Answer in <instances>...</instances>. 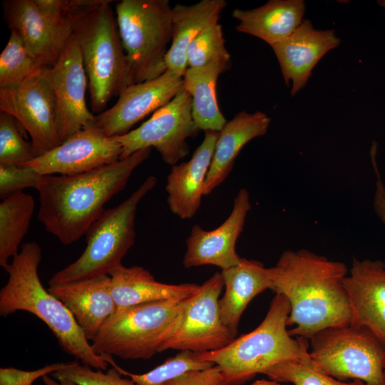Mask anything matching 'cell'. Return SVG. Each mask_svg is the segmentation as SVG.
Listing matches in <instances>:
<instances>
[{
    "label": "cell",
    "instance_id": "10",
    "mask_svg": "<svg viewBox=\"0 0 385 385\" xmlns=\"http://www.w3.org/2000/svg\"><path fill=\"white\" fill-rule=\"evenodd\" d=\"M198 132L192 118L191 97L183 90L138 128L113 138L122 147L120 160L153 147L163 160L173 166L188 155L187 140Z\"/></svg>",
    "mask_w": 385,
    "mask_h": 385
},
{
    "label": "cell",
    "instance_id": "37",
    "mask_svg": "<svg viewBox=\"0 0 385 385\" xmlns=\"http://www.w3.org/2000/svg\"><path fill=\"white\" fill-rule=\"evenodd\" d=\"M69 362L47 364L40 369L27 371L14 367L0 368V385H33L38 378L66 368Z\"/></svg>",
    "mask_w": 385,
    "mask_h": 385
},
{
    "label": "cell",
    "instance_id": "32",
    "mask_svg": "<svg viewBox=\"0 0 385 385\" xmlns=\"http://www.w3.org/2000/svg\"><path fill=\"white\" fill-rule=\"evenodd\" d=\"M225 43L220 24L217 23L205 29L188 46V66L201 67L214 62L231 66L230 55Z\"/></svg>",
    "mask_w": 385,
    "mask_h": 385
},
{
    "label": "cell",
    "instance_id": "36",
    "mask_svg": "<svg viewBox=\"0 0 385 385\" xmlns=\"http://www.w3.org/2000/svg\"><path fill=\"white\" fill-rule=\"evenodd\" d=\"M41 176L26 166L0 164V197L3 200L28 188L36 189Z\"/></svg>",
    "mask_w": 385,
    "mask_h": 385
},
{
    "label": "cell",
    "instance_id": "19",
    "mask_svg": "<svg viewBox=\"0 0 385 385\" xmlns=\"http://www.w3.org/2000/svg\"><path fill=\"white\" fill-rule=\"evenodd\" d=\"M339 43L334 30L316 29L304 19L290 36L272 46L286 85L292 82V96L306 86L317 63Z\"/></svg>",
    "mask_w": 385,
    "mask_h": 385
},
{
    "label": "cell",
    "instance_id": "22",
    "mask_svg": "<svg viewBox=\"0 0 385 385\" xmlns=\"http://www.w3.org/2000/svg\"><path fill=\"white\" fill-rule=\"evenodd\" d=\"M271 119L265 113L242 111L227 121L219 132L204 187V195L222 184L232 170L242 148L252 139L264 135Z\"/></svg>",
    "mask_w": 385,
    "mask_h": 385
},
{
    "label": "cell",
    "instance_id": "30",
    "mask_svg": "<svg viewBox=\"0 0 385 385\" xmlns=\"http://www.w3.org/2000/svg\"><path fill=\"white\" fill-rule=\"evenodd\" d=\"M46 68L29 53L19 36L11 32L0 55V88H16Z\"/></svg>",
    "mask_w": 385,
    "mask_h": 385
},
{
    "label": "cell",
    "instance_id": "42",
    "mask_svg": "<svg viewBox=\"0 0 385 385\" xmlns=\"http://www.w3.org/2000/svg\"><path fill=\"white\" fill-rule=\"evenodd\" d=\"M378 4L381 6L385 11V0H379L377 1Z\"/></svg>",
    "mask_w": 385,
    "mask_h": 385
},
{
    "label": "cell",
    "instance_id": "14",
    "mask_svg": "<svg viewBox=\"0 0 385 385\" xmlns=\"http://www.w3.org/2000/svg\"><path fill=\"white\" fill-rule=\"evenodd\" d=\"M121 153V145L93 125L21 165L31 168L41 175H73L116 162Z\"/></svg>",
    "mask_w": 385,
    "mask_h": 385
},
{
    "label": "cell",
    "instance_id": "12",
    "mask_svg": "<svg viewBox=\"0 0 385 385\" xmlns=\"http://www.w3.org/2000/svg\"><path fill=\"white\" fill-rule=\"evenodd\" d=\"M48 68L16 88H0V111L14 117L29 133L36 158L62 143Z\"/></svg>",
    "mask_w": 385,
    "mask_h": 385
},
{
    "label": "cell",
    "instance_id": "5",
    "mask_svg": "<svg viewBox=\"0 0 385 385\" xmlns=\"http://www.w3.org/2000/svg\"><path fill=\"white\" fill-rule=\"evenodd\" d=\"M113 1L101 3L77 17L72 31L78 44L88 78L93 112L102 113L114 96L133 84L129 62L118 34Z\"/></svg>",
    "mask_w": 385,
    "mask_h": 385
},
{
    "label": "cell",
    "instance_id": "23",
    "mask_svg": "<svg viewBox=\"0 0 385 385\" xmlns=\"http://www.w3.org/2000/svg\"><path fill=\"white\" fill-rule=\"evenodd\" d=\"M225 292L219 299L223 324L236 338L240 318L248 304L257 294L272 289L270 267L254 260L241 258L240 262L222 270Z\"/></svg>",
    "mask_w": 385,
    "mask_h": 385
},
{
    "label": "cell",
    "instance_id": "13",
    "mask_svg": "<svg viewBox=\"0 0 385 385\" xmlns=\"http://www.w3.org/2000/svg\"><path fill=\"white\" fill-rule=\"evenodd\" d=\"M54 94L58 132L61 142L95 125L86 101L88 78L81 51L72 34L57 62L47 70Z\"/></svg>",
    "mask_w": 385,
    "mask_h": 385
},
{
    "label": "cell",
    "instance_id": "20",
    "mask_svg": "<svg viewBox=\"0 0 385 385\" xmlns=\"http://www.w3.org/2000/svg\"><path fill=\"white\" fill-rule=\"evenodd\" d=\"M218 134L215 131L205 132L191 158L173 165L168 175L167 203L172 213L183 220L192 218L200 208Z\"/></svg>",
    "mask_w": 385,
    "mask_h": 385
},
{
    "label": "cell",
    "instance_id": "28",
    "mask_svg": "<svg viewBox=\"0 0 385 385\" xmlns=\"http://www.w3.org/2000/svg\"><path fill=\"white\" fill-rule=\"evenodd\" d=\"M35 210L34 197L22 191L3 199L0 203V266L5 269L9 260L19 253Z\"/></svg>",
    "mask_w": 385,
    "mask_h": 385
},
{
    "label": "cell",
    "instance_id": "4",
    "mask_svg": "<svg viewBox=\"0 0 385 385\" xmlns=\"http://www.w3.org/2000/svg\"><path fill=\"white\" fill-rule=\"evenodd\" d=\"M290 306L275 294L265 317L252 332L215 351L197 353L199 359L217 365L225 385H240L268 368L289 360L311 359L307 339L294 338L287 329Z\"/></svg>",
    "mask_w": 385,
    "mask_h": 385
},
{
    "label": "cell",
    "instance_id": "21",
    "mask_svg": "<svg viewBox=\"0 0 385 385\" xmlns=\"http://www.w3.org/2000/svg\"><path fill=\"white\" fill-rule=\"evenodd\" d=\"M48 289L68 308L91 342L117 309L108 274L49 287Z\"/></svg>",
    "mask_w": 385,
    "mask_h": 385
},
{
    "label": "cell",
    "instance_id": "33",
    "mask_svg": "<svg viewBox=\"0 0 385 385\" xmlns=\"http://www.w3.org/2000/svg\"><path fill=\"white\" fill-rule=\"evenodd\" d=\"M19 125L14 117L0 111V164L21 165L36 158L33 145L24 139Z\"/></svg>",
    "mask_w": 385,
    "mask_h": 385
},
{
    "label": "cell",
    "instance_id": "26",
    "mask_svg": "<svg viewBox=\"0 0 385 385\" xmlns=\"http://www.w3.org/2000/svg\"><path fill=\"white\" fill-rule=\"evenodd\" d=\"M225 0H202L186 6L173 7V36L165 63L169 70L183 76L188 68L187 51L192 40L205 29L218 23L227 6Z\"/></svg>",
    "mask_w": 385,
    "mask_h": 385
},
{
    "label": "cell",
    "instance_id": "34",
    "mask_svg": "<svg viewBox=\"0 0 385 385\" xmlns=\"http://www.w3.org/2000/svg\"><path fill=\"white\" fill-rule=\"evenodd\" d=\"M93 369L86 364L71 361L66 368L51 374V376L56 380H70L76 385H137L131 379L122 378L115 367L106 373L103 370Z\"/></svg>",
    "mask_w": 385,
    "mask_h": 385
},
{
    "label": "cell",
    "instance_id": "39",
    "mask_svg": "<svg viewBox=\"0 0 385 385\" xmlns=\"http://www.w3.org/2000/svg\"><path fill=\"white\" fill-rule=\"evenodd\" d=\"M376 147L374 146L371 150V161L376 177V190L374 197V209L379 217L380 220L385 225V186L381 180L376 158Z\"/></svg>",
    "mask_w": 385,
    "mask_h": 385
},
{
    "label": "cell",
    "instance_id": "18",
    "mask_svg": "<svg viewBox=\"0 0 385 385\" xmlns=\"http://www.w3.org/2000/svg\"><path fill=\"white\" fill-rule=\"evenodd\" d=\"M351 324L369 329L385 347V262L354 258L344 280Z\"/></svg>",
    "mask_w": 385,
    "mask_h": 385
},
{
    "label": "cell",
    "instance_id": "31",
    "mask_svg": "<svg viewBox=\"0 0 385 385\" xmlns=\"http://www.w3.org/2000/svg\"><path fill=\"white\" fill-rule=\"evenodd\" d=\"M263 374L271 380L293 385H366L360 380L350 382L338 380L317 369L312 359L282 361L268 368Z\"/></svg>",
    "mask_w": 385,
    "mask_h": 385
},
{
    "label": "cell",
    "instance_id": "2",
    "mask_svg": "<svg viewBox=\"0 0 385 385\" xmlns=\"http://www.w3.org/2000/svg\"><path fill=\"white\" fill-rule=\"evenodd\" d=\"M150 152L151 148H144L78 175H42L36 188L39 221L64 245L78 240L101 215L106 202L125 188Z\"/></svg>",
    "mask_w": 385,
    "mask_h": 385
},
{
    "label": "cell",
    "instance_id": "17",
    "mask_svg": "<svg viewBox=\"0 0 385 385\" xmlns=\"http://www.w3.org/2000/svg\"><path fill=\"white\" fill-rule=\"evenodd\" d=\"M6 23L41 65L52 67L72 35L56 26L41 11L34 0H6L2 3Z\"/></svg>",
    "mask_w": 385,
    "mask_h": 385
},
{
    "label": "cell",
    "instance_id": "40",
    "mask_svg": "<svg viewBox=\"0 0 385 385\" xmlns=\"http://www.w3.org/2000/svg\"><path fill=\"white\" fill-rule=\"evenodd\" d=\"M42 380L44 385H76L74 382L70 380H67V379L56 380L53 379L52 376H50L48 375H46L43 376Z\"/></svg>",
    "mask_w": 385,
    "mask_h": 385
},
{
    "label": "cell",
    "instance_id": "15",
    "mask_svg": "<svg viewBox=\"0 0 385 385\" xmlns=\"http://www.w3.org/2000/svg\"><path fill=\"white\" fill-rule=\"evenodd\" d=\"M184 90L183 78L169 70L161 76L126 87L117 102L96 116L95 125L108 137L125 135L148 114Z\"/></svg>",
    "mask_w": 385,
    "mask_h": 385
},
{
    "label": "cell",
    "instance_id": "8",
    "mask_svg": "<svg viewBox=\"0 0 385 385\" xmlns=\"http://www.w3.org/2000/svg\"><path fill=\"white\" fill-rule=\"evenodd\" d=\"M120 41L133 83L165 72V58L173 36V8L168 0H122L115 4Z\"/></svg>",
    "mask_w": 385,
    "mask_h": 385
},
{
    "label": "cell",
    "instance_id": "9",
    "mask_svg": "<svg viewBox=\"0 0 385 385\" xmlns=\"http://www.w3.org/2000/svg\"><path fill=\"white\" fill-rule=\"evenodd\" d=\"M310 346L309 356L319 371L343 381L385 385V347L366 327H328L310 338Z\"/></svg>",
    "mask_w": 385,
    "mask_h": 385
},
{
    "label": "cell",
    "instance_id": "35",
    "mask_svg": "<svg viewBox=\"0 0 385 385\" xmlns=\"http://www.w3.org/2000/svg\"><path fill=\"white\" fill-rule=\"evenodd\" d=\"M101 0H34L44 16L56 26L73 34L76 19Z\"/></svg>",
    "mask_w": 385,
    "mask_h": 385
},
{
    "label": "cell",
    "instance_id": "3",
    "mask_svg": "<svg viewBox=\"0 0 385 385\" xmlns=\"http://www.w3.org/2000/svg\"><path fill=\"white\" fill-rule=\"evenodd\" d=\"M41 248L36 242L24 243L4 269L8 280L0 291V314L29 312L43 322L66 353L95 369L108 363L92 348L68 308L43 286L38 275Z\"/></svg>",
    "mask_w": 385,
    "mask_h": 385
},
{
    "label": "cell",
    "instance_id": "11",
    "mask_svg": "<svg viewBox=\"0 0 385 385\" xmlns=\"http://www.w3.org/2000/svg\"><path fill=\"white\" fill-rule=\"evenodd\" d=\"M224 287L221 272L200 285L187 302L180 321L160 352L175 349L201 353L222 349L235 339L223 324L219 299Z\"/></svg>",
    "mask_w": 385,
    "mask_h": 385
},
{
    "label": "cell",
    "instance_id": "16",
    "mask_svg": "<svg viewBox=\"0 0 385 385\" xmlns=\"http://www.w3.org/2000/svg\"><path fill=\"white\" fill-rule=\"evenodd\" d=\"M250 209L249 192L241 188L234 199L230 215L217 228L207 231L194 225L186 240L184 267L210 265L222 270L238 264L242 257L237 253L235 245Z\"/></svg>",
    "mask_w": 385,
    "mask_h": 385
},
{
    "label": "cell",
    "instance_id": "6",
    "mask_svg": "<svg viewBox=\"0 0 385 385\" xmlns=\"http://www.w3.org/2000/svg\"><path fill=\"white\" fill-rule=\"evenodd\" d=\"M148 176L118 206L104 210L86 233V247L74 262L58 271L48 281L50 287L109 274L122 260L135 239V216L140 200L155 186Z\"/></svg>",
    "mask_w": 385,
    "mask_h": 385
},
{
    "label": "cell",
    "instance_id": "27",
    "mask_svg": "<svg viewBox=\"0 0 385 385\" xmlns=\"http://www.w3.org/2000/svg\"><path fill=\"white\" fill-rule=\"evenodd\" d=\"M230 68L220 63L201 67H188L183 78L184 90L192 99V114L199 130L220 132L227 120L217 101L216 84L219 76Z\"/></svg>",
    "mask_w": 385,
    "mask_h": 385
},
{
    "label": "cell",
    "instance_id": "38",
    "mask_svg": "<svg viewBox=\"0 0 385 385\" xmlns=\"http://www.w3.org/2000/svg\"><path fill=\"white\" fill-rule=\"evenodd\" d=\"M163 385H225V383L220 368L214 365L205 370L190 371Z\"/></svg>",
    "mask_w": 385,
    "mask_h": 385
},
{
    "label": "cell",
    "instance_id": "25",
    "mask_svg": "<svg viewBox=\"0 0 385 385\" xmlns=\"http://www.w3.org/2000/svg\"><path fill=\"white\" fill-rule=\"evenodd\" d=\"M303 0H270L252 9H235L238 32L259 38L271 47L290 36L301 25L305 12Z\"/></svg>",
    "mask_w": 385,
    "mask_h": 385
},
{
    "label": "cell",
    "instance_id": "24",
    "mask_svg": "<svg viewBox=\"0 0 385 385\" xmlns=\"http://www.w3.org/2000/svg\"><path fill=\"white\" fill-rule=\"evenodd\" d=\"M111 277V293L117 309L161 300H184L199 289L195 283L165 284L141 266L125 267L113 270Z\"/></svg>",
    "mask_w": 385,
    "mask_h": 385
},
{
    "label": "cell",
    "instance_id": "1",
    "mask_svg": "<svg viewBox=\"0 0 385 385\" xmlns=\"http://www.w3.org/2000/svg\"><path fill=\"white\" fill-rule=\"evenodd\" d=\"M272 290L290 306L292 337L310 339L319 332L349 324L351 309L344 280L346 265L309 250H288L270 267Z\"/></svg>",
    "mask_w": 385,
    "mask_h": 385
},
{
    "label": "cell",
    "instance_id": "41",
    "mask_svg": "<svg viewBox=\"0 0 385 385\" xmlns=\"http://www.w3.org/2000/svg\"><path fill=\"white\" fill-rule=\"evenodd\" d=\"M252 385H281L278 381L271 380H265V379H261V380H257L255 381Z\"/></svg>",
    "mask_w": 385,
    "mask_h": 385
},
{
    "label": "cell",
    "instance_id": "29",
    "mask_svg": "<svg viewBox=\"0 0 385 385\" xmlns=\"http://www.w3.org/2000/svg\"><path fill=\"white\" fill-rule=\"evenodd\" d=\"M105 360L115 367L121 375L128 376L137 385H163L190 372L209 369L215 364L198 358L197 353L184 350L144 374H133L118 366L111 356Z\"/></svg>",
    "mask_w": 385,
    "mask_h": 385
},
{
    "label": "cell",
    "instance_id": "7",
    "mask_svg": "<svg viewBox=\"0 0 385 385\" xmlns=\"http://www.w3.org/2000/svg\"><path fill=\"white\" fill-rule=\"evenodd\" d=\"M189 298L117 309L91 341L93 349L123 359H150L178 327Z\"/></svg>",
    "mask_w": 385,
    "mask_h": 385
},
{
    "label": "cell",
    "instance_id": "43",
    "mask_svg": "<svg viewBox=\"0 0 385 385\" xmlns=\"http://www.w3.org/2000/svg\"><path fill=\"white\" fill-rule=\"evenodd\" d=\"M384 373H385V364H384Z\"/></svg>",
    "mask_w": 385,
    "mask_h": 385
}]
</instances>
